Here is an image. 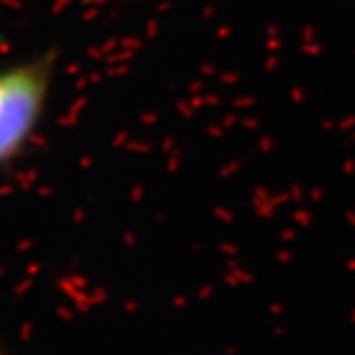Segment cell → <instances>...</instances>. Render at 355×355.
<instances>
[{
	"label": "cell",
	"instance_id": "1",
	"mask_svg": "<svg viewBox=\"0 0 355 355\" xmlns=\"http://www.w3.org/2000/svg\"><path fill=\"white\" fill-rule=\"evenodd\" d=\"M55 59L44 53L0 69V168L30 142L46 111Z\"/></svg>",
	"mask_w": 355,
	"mask_h": 355
}]
</instances>
